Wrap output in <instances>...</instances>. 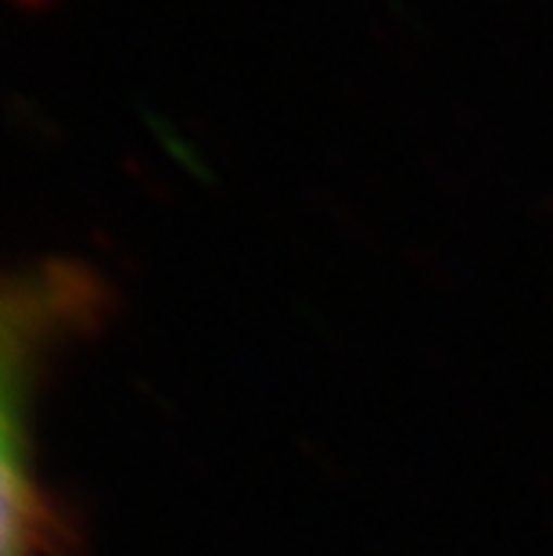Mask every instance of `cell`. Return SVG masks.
<instances>
[{"mask_svg":"<svg viewBox=\"0 0 553 556\" xmlns=\"http://www.w3.org/2000/svg\"><path fill=\"white\" fill-rule=\"evenodd\" d=\"M109 291L87 266L51 258L4 288V556H62L73 535L33 481L26 395L43 349L62 330L93 324Z\"/></svg>","mask_w":553,"mask_h":556,"instance_id":"cell-1","label":"cell"},{"mask_svg":"<svg viewBox=\"0 0 553 556\" xmlns=\"http://www.w3.org/2000/svg\"><path fill=\"white\" fill-rule=\"evenodd\" d=\"M18 4H26V8H40V4H47V0H18Z\"/></svg>","mask_w":553,"mask_h":556,"instance_id":"cell-2","label":"cell"}]
</instances>
